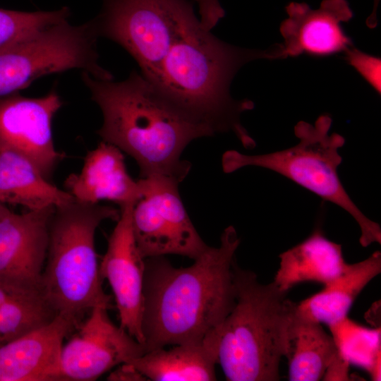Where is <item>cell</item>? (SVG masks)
<instances>
[{
  "label": "cell",
  "instance_id": "obj_1",
  "mask_svg": "<svg viewBox=\"0 0 381 381\" xmlns=\"http://www.w3.org/2000/svg\"><path fill=\"white\" fill-rule=\"evenodd\" d=\"M240 238L233 226L188 267L164 256L145 259L141 328L146 351L202 343L236 301L233 263Z\"/></svg>",
  "mask_w": 381,
  "mask_h": 381
},
{
  "label": "cell",
  "instance_id": "obj_2",
  "mask_svg": "<svg viewBox=\"0 0 381 381\" xmlns=\"http://www.w3.org/2000/svg\"><path fill=\"white\" fill-rule=\"evenodd\" d=\"M276 58H285L282 45L265 50L235 47L200 24L179 37L157 68L144 78L191 121L213 135L232 132L244 147L252 149L255 142L241 124V116L254 104L234 99L230 85L246 64Z\"/></svg>",
  "mask_w": 381,
  "mask_h": 381
},
{
  "label": "cell",
  "instance_id": "obj_3",
  "mask_svg": "<svg viewBox=\"0 0 381 381\" xmlns=\"http://www.w3.org/2000/svg\"><path fill=\"white\" fill-rule=\"evenodd\" d=\"M82 80L100 108L102 141L135 159L140 178L164 176L179 183L191 164L181 159L193 140L212 136L176 110L141 73L133 71L124 80L96 78L82 71Z\"/></svg>",
  "mask_w": 381,
  "mask_h": 381
},
{
  "label": "cell",
  "instance_id": "obj_4",
  "mask_svg": "<svg viewBox=\"0 0 381 381\" xmlns=\"http://www.w3.org/2000/svg\"><path fill=\"white\" fill-rule=\"evenodd\" d=\"M234 307L202 343L229 381H277L297 304L274 282L233 263Z\"/></svg>",
  "mask_w": 381,
  "mask_h": 381
},
{
  "label": "cell",
  "instance_id": "obj_5",
  "mask_svg": "<svg viewBox=\"0 0 381 381\" xmlns=\"http://www.w3.org/2000/svg\"><path fill=\"white\" fill-rule=\"evenodd\" d=\"M120 214V209L75 199L55 207L41 290L57 314L76 327L93 308H114L102 286L95 238L102 222L117 221Z\"/></svg>",
  "mask_w": 381,
  "mask_h": 381
},
{
  "label": "cell",
  "instance_id": "obj_6",
  "mask_svg": "<svg viewBox=\"0 0 381 381\" xmlns=\"http://www.w3.org/2000/svg\"><path fill=\"white\" fill-rule=\"evenodd\" d=\"M331 126L327 115L320 116L314 124L300 121L294 127L298 143L279 151L260 155L226 151L222 169L230 174L246 167H258L281 174L349 213L359 226V241L363 247L380 243V225L362 212L341 182L337 170L342 157L339 150L345 139L337 133H329Z\"/></svg>",
  "mask_w": 381,
  "mask_h": 381
},
{
  "label": "cell",
  "instance_id": "obj_7",
  "mask_svg": "<svg viewBox=\"0 0 381 381\" xmlns=\"http://www.w3.org/2000/svg\"><path fill=\"white\" fill-rule=\"evenodd\" d=\"M99 36L92 20L73 25L64 19L0 48V97L18 92L36 79L71 69L111 80L99 63Z\"/></svg>",
  "mask_w": 381,
  "mask_h": 381
},
{
  "label": "cell",
  "instance_id": "obj_8",
  "mask_svg": "<svg viewBox=\"0 0 381 381\" xmlns=\"http://www.w3.org/2000/svg\"><path fill=\"white\" fill-rule=\"evenodd\" d=\"M92 21L99 37L125 49L145 78L179 37L200 24L190 0H102Z\"/></svg>",
  "mask_w": 381,
  "mask_h": 381
},
{
  "label": "cell",
  "instance_id": "obj_9",
  "mask_svg": "<svg viewBox=\"0 0 381 381\" xmlns=\"http://www.w3.org/2000/svg\"><path fill=\"white\" fill-rule=\"evenodd\" d=\"M142 195L133 205L131 223L145 259L179 255L193 260L208 246L194 227L181 198L179 183L167 177L140 178Z\"/></svg>",
  "mask_w": 381,
  "mask_h": 381
},
{
  "label": "cell",
  "instance_id": "obj_10",
  "mask_svg": "<svg viewBox=\"0 0 381 381\" xmlns=\"http://www.w3.org/2000/svg\"><path fill=\"white\" fill-rule=\"evenodd\" d=\"M108 309L97 306L63 345L59 381H92L114 367L146 352L143 344L109 319Z\"/></svg>",
  "mask_w": 381,
  "mask_h": 381
},
{
  "label": "cell",
  "instance_id": "obj_11",
  "mask_svg": "<svg viewBox=\"0 0 381 381\" xmlns=\"http://www.w3.org/2000/svg\"><path fill=\"white\" fill-rule=\"evenodd\" d=\"M62 105L55 90L38 98L18 92L0 97V143L27 156L47 179L66 157L55 148L52 131Z\"/></svg>",
  "mask_w": 381,
  "mask_h": 381
},
{
  "label": "cell",
  "instance_id": "obj_12",
  "mask_svg": "<svg viewBox=\"0 0 381 381\" xmlns=\"http://www.w3.org/2000/svg\"><path fill=\"white\" fill-rule=\"evenodd\" d=\"M55 206L11 212L0 220V282L23 291H42L41 279Z\"/></svg>",
  "mask_w": 381,
  "mask_h": 381
},
{
  "label": "cell",
  "instance_id": "obj_13",
  "mask_svg": "<svg viewBox=\"0 0 381 381\" xmlns=\"http://www.w3.org/2000/svg\"><path fill=\"white\" fill-rule=\"evenodd\" d=\"M135 203L120 208V217L99 264V274L112 289L120 327L144 346L141 322L145 264L132 229L131 213Z\"/></svg>",
  "mask_w": 381,
  "mask_h": 381
},
{
  "label": "cell",
  "instance_id": "obj_14",
  "mask_svg": "<svg viewBox=\"0 0 381 381\" xmlns=\"http://www.w3.org/2000/svg\"><path fill=\"white\" fill-rule=\"evenodd\" d=\"M286 11L288 17L280 27L286 56H327L351 48V40L341 27L353 16L346 0H323L318 8L291 2Z\"/></svg>",
  "mask_w": 381,
  "mask_h": 381
},
{
  "label": "cell",
  "instance_id": "obj_15",
  "mask_svg": "<svg viewBox=\"0 0 381 381\" xmlns=\"http://www.w3.org/2000/svg\"><path fill=\"white\" fill-rule=\"evenodd\" d=\"M75 328L57 315L48 325L0 344V381H59L63 341Z\"/></svg>",
  "mask_w": 381,
  "mask_h": 381
},
{
  "label": "cell",
  "instance_id": "obj_16",
  "mask_svg": "<svg viewBox=\"0 0 381 381\" xmlns=\"http://www.w3.org/2000/svg\"><path fill=\"white\" fill-rule=\"evenodd\" d=\"M64 186L78 201L106 200L120 208L135 202L142 195L139 180H133L126 169L122 151L104 141L87 154L80 172L70 174Z\"/></svg>",
  "mask_w": 381,
  "mask_h": 381
},
{
  "label": "cell",
  "instance_id": "obj_17",
  "mask_svg": "<svg viewBox=\"0 0 381 381\" xmlns=\"http://www.w3.org/2000/svg\"><path fill=\"white\" fill-rule=\"evenodd\" d=\"M279 257V267L273 282L284 292L302 282L325 285L339 275L348 265L341 246L328 239L320 227Z\"/></svg>",
  "mask_w": 381,
  "mask_h": 381
},
{
  "label": "cell",
  "instance_id": "obj_18",
  "mask_svg": "<svg viewBox=\"0 0 381 381\" xmlns=\"http://www.w3.org/2000/svg\"><path fill=\"white\" fill-rule=\"evenodd\" d=\"M380 272L381 253L377 250L362 261L348 264L321 291L298 303L296 311L308 320L334 326L346 318L357 296Z\"/></svg>",
  "mask_w": 381,
  "mask_h": 381
},
{
  "label": "cell",
  "instance_id": "obj_19",
  "mask_svg": "<svg viewBox=\"0 0 381 381\" xmlns=\"http://www.w3.org/2000/svg\"><path fill=\"white\" fill-rule=\"evenodd\" d=\"M73 199L49 183L27 156L0 143V202L35 210L60 206Z\"/></svg>",
  "mask_w": 381,
  "mask_h": 381
},
{
  "label": "cell",
  "instance_id": "obj_20",
  "mask_svg": "<svg viewBox=\"0 0 381 381\" xmlns=\"http://www.w3.org/2000/svg\"><path fill=\"white\" fill-rule=\"evenodd\" d=\"M341 354L333 336L322 324L298 314L291 325L285 356L291 381L323 380L332 363Z\"/></svg>",
  "mask_w": 381,
  "mask_h": 381
},
{
  "label": "cell",
  "instance_id": "obj_21",
  "mask_svg": "<svg viewBox=\"0 0 381 381\" xmlns=\"http://www.w3.org/2000/svg\"><path fill=\"white\" fill-rule=\"evenodd\" d=\"M128 363L147 380H216V361L203 343L174 345L146 351Z\"/></svg>",
  "mask_w": 381,
  "mask_h": 381
},
{
  "label": "cell",
  "instance_id": "obj_22",
  "mask_svg": "<svg viewBox=\"0 0 381 381\" xmlns=\"http://www.w3.org/2000/svg\"><path fill=\"white\" fill-rule=\"evenodd\" d=\"M57 315L41 291L5 302L0 306L2 344L48 325Z\"/></svg>",
  "mask_w": 381,
  "mask_h": 381
},
{
  "label": "cell",
  "instance_id": "obj_23",
  "mask_svg": "<svg viewBox=\"0 0 381 381\" xmlns=\"http://www.w3.org/2000/svg\"><path fill=\"white\" fill-rule=\"evenodd\" d=\"M67 7L52 11L25 12L0 8V48L47 25L68 19Z\"/></svg>",
  "mask_w": 381,
  "mask_h": 381
},
{
  "label": "cell",
  "instance_id": "obj_24",
  "mask_svg": "<svg viewBox=\"0 0 381 381\" xmlns=\"http://www.w3.org/2000/svg\"><path fill=\"white\" fill-rule=\"evenodd\" d=\"M346 52L349 63L380 92V60L355 49H349Z\"/></svg>",
  "mask_w": 381,
  "mask_h": 381
},
{
  "label": "cell",
  "instance_id": "obj_25",
  "mask_svg": "<svg viewBox=\"0 0 381 381\" xmlns=\"http://www.w3.org/2000/svg\"><path fill=\"white\" fill-rule=\"evenodd\" d=\"M193 1L198 5L200 22L207 30H211L225 15L219 0Z\"/></svg>",
  "mask_w": 381,
  "mask_h": 381
},
{
  "label": "cell",
  "instance_id": "obj_26",
  "mask_svg": "<svg viewBox=\"0 0 381 381\" xmlns=\"http://www.w3.org/2000/svg\"><path fill=\"white\" fill-rule=\"evenodd\" d=\"M111 381H144L147 378L128 363H122L110 373L107 377Z\"/></svg>",
  "mask_w": 381,
  "mask_h": 381
},
{
  "label": "cell",
  "instance_id": "obj_27",
  "mask_svg": "<svg viewBox=\"0 0 381 381\" xmlns=\"http://www.w3.org/2000/svg\"><path fill=\"white\" fill-rule=\"evenodd\" d=\"M40 291H23L10 287L0 282V306L5 302L19 296Z\"/></svg>",
  "mask_w": 381,
  "mask_h": 381
},
{
  "label": "cell",
  "instance_id": "obj_28",
  "mask_svg": "<svg viewBox=\"0 0 381 381\" xmlns=\"http://www.w3.org/2000/svg\"><path fill=\"white\" fill-rule=\"evenodd\" d=\"M379 1L380 0H374L373 12L366 20L368 26L371 28H375L377 25V9L378 7Z\"/></svg>",
  "mask_w": 381,
  "mask_h": 381
},
{
  "label": "cell",
  "instance_id": "obj_29",
  "mask_svg": "<svg viewBox=\"0 0 381 381\" xmlns=\"http://www.w3.org/2000/svg\"><path fill=\"white\" fill-rule=\"evenodd\" d=\"M11 211L7 208V207L0 202V220H1L4 217L9 214Z\"/></svg>",
  "mask_w": 381,
  "mask_h": 381
},
{
  "label": "cell",
  "instance_id": "obj_30",
  "mask_svg": "<svg viewBox=\"0 0 381 381\" xmlns=\"http://www.w3.org/2000/svg\"><path fill=\"white\" fill-rule=\"evenodd\" d=\"M2 342H1V335H0V344H1Z\"/></svg>",
  "mask_w": 381,
  "mask_h": 381
}]
</instances>
